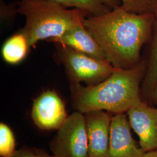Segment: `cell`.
<instances>
[{"mask_svg":"<svg viewBox=\"0 0 157 157\" xmlns=\"http://www.w3.org/2000/svg\"><path fill=\"white\" fill-rule=\"evenodd\" d=\"M155 18L118 6L105 13L86 17L83 24L113 67L130 69L136 66Z\"/></svg>","mask_w":157,"mask_h":157,"instance_id":"6da1fadb","label":"cell"},{"mask_svg":"<svg viewBox=\"0 0 157 157\" xmlns=\"http://www.w3.org/2000/svg\"><path fill=\"white\" fill-rule=\"evenodd\" d=\"M141 72L142 67L137 65L130 69L114 68L109 77L95 85L70 84L73 109L83 114L93 111L126 113L141 101Z\"/></svg>","mask_w":157,"mask_h":157,"instance_id":"7a4b0ae2","label":"cell"},{"mask_svg":"<svg viewBox=\"0 0 157 157\" xmlns=\"http://www.w3.org/2000/svg\"><path fill=\"white\" fill-rule=\"evenodd\" d=\"M17 12L25 17L21 32L30 48L41 40L56 39L83 22L89 15L78 9H69L50 0H19Z\"/></svg>","mask_w":157,"mask_h":157,"instance_id":"3957f363","label":"cell"},{"mask_svg":"<svg viewBox=\"0 0 157 157\" xmlns=\"http://www.w3.org/2000/svg\"><path fill=\"white\" fill-rule=\"evenodd\" d=\"M54 57L64 67L70 84H98L109 77L114 67L107 60L95 58L66 46L55 44Z\"/></svg>","mask_w":157,"mask_h":157,"instance_id":"277c9868","label":"cell"},{"mask_svg":"<svg viewBox=\"0 0 157 157\" xmlns=\"http://www.w3.org/2000/svg\"><path fill=\"white\" fill-rule=\"evenodd\" d=\"M49 146L55 157H89L84 114L75 111L69 115Z\"/></svg>","mask_w":157,"mask_h":157,"instance_id":"5b68a950","label":"cell"},{"mask_svg":"<svg viewBox=\"0 0 157 157\" xmlns=\"http://www.w3.org/2000/svg\"><path fill=\"white\" fill-rule=\"evenodd\" d=\"M68 117L64 102L54 90L45 91L34 100L31 117L39 129L58 130Z\"/></svg>","mask_w":157,"mask_h":157,"instance_id":"8992f818","label":"cell"},{"mask_svg":"<svg viewBox=\"0 0 157 157\" xmlns=\"http://www.w3.org/2000/svg\"><path fill=\"white\" fill-rule=\"evenodd\" d=\"M131 128L144 152L157 148V108L139 101L126 112Z\"/></svg>","mask_w":157,"mask_h":157,"instance_id":"52a82bcc","label":"cell"},{"mask_svg":"<svg viewBox=\"0 0 157 157\" xmlns=\"http://www.w3.org/2000/svg\"><path fill=\"white\" fill-rule=\"evenodd\" d=\"M144 152L132 135L127 114L112 116L107 157H142Z\"/></svg>","mask_w":157,"mask_h":157,"instance_id":"ba28073f","label":"cell"},{"mask_svg":"<svg viewBox=\"0 0 157 157\" xmlns=\"http://www.w3.org/2000/svg\"><path fill=\"white\" fill-rule=\"evenodd\" d=\"M88 139L89 157H107L112 116L105 111L84 113Z\"/></svg>","mask_w":157,"mask_h":157,"instance_id":"9c48e42d","label":"cell"},{"mask_svg":"<svg viewBox=\"0 0 157 157\" xmlns=\"http://www.w3.org/2000/svg\"><path fill=\"white\" fill-rule=\"evenodd\" d=\"M83 21L67 30L61 36L48 41L66 46L95 58L106 60L101 47L84 27Z\"/></svg>","mask_w":157,"mask_h":157,"instance_id":"30bf717a","label":"cell"},{"mask_svg":"<svg viewBox=\"0 0 157 157\" xmlns=\"http://www.w3.org/2000/svg\"><path fill=\"white\" fill-rule=\"evenodd\" d=\"M30 48L26 37L20 32L6 40L2 47V56L6 63L16 65L26 57Z\"/></svg>","mask_w":157,"mask_h":157,"instance_id":"8fae6325","label":"cell"},{"mask_svg":"<svg viewBox=\"0 0 157 157\" xmlns=\"http://www.w3.org/2000/svg\"><path fill=\"white\" fill-rule=\"evenodd\" d=\"M66 8L86 12L90 15H99L112 10L118 0H50Z\"/></svg>","mask_w":157,"mask_h":157,"instance_id":"7c38bea8","label":"cell"},{"mask_svg":"<svg viewBox=\"0 0 157 157\" xmlns=\"http://www.w3.org/2000/svg\"><path fill=\"white\" fill-rule=\"evenodd\" d=\"M128 11L138 14L157 15V0H118Z\"/></svg>","mask_w":157,"mask_h":157,"instance_id":"4fadbf2b","label":"cell"},{"mask_svg":"<svg viewBox=\"0 0 157 157\" xmlns=\"http://www.w3.org/2000/svg\"><path fill=\"white\" fill-rule=\"evenodd\" d=\"M15 138L11 129L4 122L0 124V156L8 157L15 151Z\"/></svg>","mask_w":157,"mask_h":157,"instance_id":"5bb4252c","label":"cell"},{"mask_svg":"<svg viewBox=\"0 0 157 157\" xmlns=\"http://www.w3.org/2000/svg\"><path fill=\"white\" fill-rule=\"evenodd\" d=\"M157 17V15H156ZM157 85V28L154 39L150 66L146 80V88L149 91H154Z\"/></svg>","mask_w":157,"mask_h":157,"instance_id":"9a60e30c","label":"cell"},{"mask_svg":"<svg viewBox=\"0 0 157 157\" xmlns=\"http://www.w3.org/2000/svg\"><path fill=\"white\" fill-rule=\"evenodd\" d=\"M17 2H12L8 4L2 0L0 3V16L2 21H10L17 16Z\"/></svg>","mask_w":157,"mask_h":157,"instance_id":"2e32d148","label":"cell"},{"mask_svg":"<svg viewBox=\"0 0 157 157\" xmlns=\"http://www.w3.org/2000/svg\"><path fill=\"white\" fill-rule=\"evenodd\" d=\"M36 148H32L28 147L15 150L11 155L8 157H36Z\"/></svg>","mask_w":157,"mask_h":157,"instance_id":"e0dca14e","label":"cell"},{"mask_svg":"<svg viewBox=\"0 0 157 157\" xmlns=\"http://www.w3.org/2000/svg\"><path fill=\"white\" fill-rule=\"evenodd\" d=\"M36 157H55L53 155H51L48 154L47 152L41 150V149H37L36 148Z\"/></svg>","mask_w":157,"mask_h":157,"instance_id":"ac0fdd59","label":"cell"},{"mask_svg":"<svg viewBox=\"0 0 157 157\" xmlns=\"http://www.w3.org/2000/svg\"><path fill=\"white\" fill-rule=\"evenodd\" d=\"M142 157H157V148L145 152Z\"/></svg>","mask_w":157,"mask_h":157,"instance_id":"d6986e66","label":"cell"},{"mask_svg":"<svg viewBox=\"0 0 157 157\" xmlns=\"http://www.w3.org/2000/svg\"><path fill=\"white\" fill-rule=\"evenodd\" d=\"M154 97H155V101L157 102V86L155 87V88L154 89Z\"/></svg>","mask_w":157,"mask_h":157,"instance_id":"ffe728a7","label":"cell"}]
</instances>
